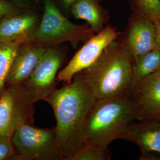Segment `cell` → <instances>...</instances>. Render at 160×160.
<instances>
[{
  "label": "cell",
  "mask_w": 160,
  "mask_h": 160,
  "mask_svg": "<svg viewBox=\"0 0 160 160\" xmlns=\"http://www.w3.org/2000/svg\"><path fill=\"white\" fill-rule=\"evenodd\" d=\"M134 120V109L129 95L96 100L71 143L65 160L86 145L108 149L112 142L120 139Z\"/></svg>",
  "instance_id": "obj_1"
},
{
  "label": "cell",
  "mask_w": 160,
  "mask_h": 160,
  "mask_svg": "<svg viewBox=\"0 0 160 160\" xmlns=\"http://www.w3.org/2000/svg\"><path fill=\"white\" fill-rule=\"evenodd\" d=\"M96 98L80 73L45 99L53 109L58 144L64 157Z\"/></svg>",
  "instance_id": "obj_2"
},
{
  "label": "cell",
  "mask_w": 160,
  "mask_h": 160,
  "mask_svg": "<svg viewBox=\"0 0 160 160\" xmlns=\"http://www.w3.org/2000/svg\"><path fill=\"white\" fill-rule=\"evenodd\" d=\"M80 74L96 100L127 96L131 89V60L116 40Z\"/></svg>",
  "instance_id": "obj_3"
},
{
  "label": "cell",
  "mask_w": 160,
  "mask_h": 160,
  "mask_svg": "<svg viewBox=\"0 0 160 160\" xmlns=\"http://www.w3.org/2000/svg\"><path fill=\"white\" fill-rule=\"evenodd\" d=\"M43 4L41 21L25 42L43 46H56L65 42L77 44L95 34L88 24L78 25L71 22L63 16L52 0H44Z\"/></svg>",
  "instance_id": "obj_4"
},
{
  "label": "cell",
  "mask_w": 160,
  "mask_h": 160,
  "mask_svg": "<svg viewBox=\"0 0 160 160\" xmlns=\"http://www.w3.org/2000/svg\"><path fill=\"white\" fill-rule=\"evenodd\" d=\"M12 141L16 153L12 160H64L53 128H40L32 124L20 126Z\"/></svg>",
  "instance_id": "obj_5"
},
{
  "label": "cell",
  "mask_w": 160,
  "mask_h": 160,
  "mask_svg": "<svg viewBox=\"0 0 160 160\" xmlns=\"http://www.w3.org/2000/svg\"><path fill=\"white\" fill-rule=\"evenodd\" d=\"M34 103L22 84L6 86L0 98V135L12 137L20 126L32 124Z\"/></svg>",
  "instance_id": "obj_6"
},
{
  "label": "cell",
  "mask_w": 160,
  "mask_h": 160,
  "mask_svg": "<svg viewBox=\"0 0 160 160\" xmlns=\"http://www.w3.org/2000/svg\"><path fill=\"white\" fill-rule=\"evenodd\" d=\"M64 59L63 51L58 46H48L46 51L23 85L34 103L45 101L57 88L59 69Z\"/></svg>",
  "instance_id": "obj_7"
},
{
  "label": "cell",
  "mask_w": 160,
  "mask_h": 160,
  "mask_svg": "<svg viewBox=\"0 0 160 160\" xmlns=\"http://www.w3.org/2000/svg\"><path fill=\"white\" fill-rule=\"evenodd\" d=\"M120 33L110 26L104 28L87 40L57 76V81L68 84L76 75L94 63L109 45L117 40Z\"/></svg>",
  "instance_id": "obj_8"
},
{
  "label": "cell",
  "mask_w": 160,
  "mask_h": 160,
  "mask_svg": "<svg viewBox=\"0 0 160 160\" xmlns=\"http://www.w3.org/2000/svg\"><path fill=\"white\" fill-rule=\"evenodd\" d=\"M121 43L131 61L155 48V32L153 21L137 10L129 20L125 38Z\"/></svg>",
  "instance_id": "obj_9"
},
{
  "label": "cell",
  "mask_w": 160,
  "mask_h": 160,
  "mask_svg": "<svg viewBox=\"0 0 160 160\" xmlns=\"http://www.w3.org/2000/svg\"><path fill=\"white\" fill-rule=\"evenodd\" d=\"M135 120L148 119L160 114V71L132 87L129 94Z\"/></svg>",
  "instance_id": "obj_10"
},
{
  "label": "cell",
  "mask_w": 160,
  "mask_h": 160,
  "mask_svg": "<svg viewBox=\"0 0 160 160\" xmlns=\"http://www.w3.org/2000/svg\"><path fill=\"white\" fill-rule=\"evenodd\" d=\"M120 139L137 145L140 160H160V122L155 119L133 121L127 127Z\"/></svg>",
  "instance_id": "obj_11"
},
{
  "label": "cell",
  "mask_w": 160,
  "mask_h": 160,
  "mask_svg": "<svg viewBox=\"0 0 160 160\" xmlns=\"http://www.w3.org/2000/svg\"><path fill=\"white\" fill-rule=\"evenodd\" d=\"M48 46L24 42L20 45L8 75L7 85H21L28 79Z\"/></svg>",
  "instance_id": "obj_12"
},
{
  "label": "cell",
  "mask_w": 160,
  "mask_h": 160,
  "mask_svg": "<svg viewBox=\"0 0 160 160\" xmlns=\"http://www.w3.org/2000/svg\"><path fill=\"white\" fill-rule=\"evenodd\" d=\"M38 17L31 12L15 14L0 20V42L22 43L34 33Z\"/></svg>",
  "instance_id": "obj_13"
},
{
  "label": "cell",
  "mask_w": 160,
  "mask_h": 160,
  "mask_svg": "<svg viewBox=\"0 0 160 160\" xmlns=\"http://www.w3.org/2000/svg\"><path fill=\"white\" fill-rule=\"evenodd\" d=\"M101 0H76L71 7V12L77 19L87 22L92 30L98 33L104 28L106 18Z\"/></svg>",
  "instance_id": "obj_14"
},
{
  "label": "cell",
  "mask_w": 160,
  "mask_h": 160,
  "mask_svg": "<svg viewBox=\"0 0 160 160\" xmlns=\"http://www.w3.org/2000/svg\"><path fill=\"white\" fill-rule=\"evenodd\" d=\"M158 71H160V51L155 48L132 61V87Z\"/></svg>",
  "instance_id": "obj_15"
},
{
  "label": "cell",
  "mask_w": 160,
  "mask_h": 160,
  "mask_svg": "<svg viewBox=\"0 0 160 160\" xmlns=\"http://www.w3.org/2000/svg\"><path fill=\"white\" fill-rule=\"evenodd\" d=\"M20 45L0 42V98L5 90L9 71Z\"/></svg>",
  "instance_id": "obj_16"
},
{
  "label": "cell",
  "mask_w": 160,
  "mask_h": 160,
  "mask_svg": "<svg viewBox=\"0 0 160 160\" xmlns=\"http://www.w3.org/2000/svg\"><path fill=\"white\" fill-rule=\"evenodd\" d=\"M108 149H104L92 145L81 147L68 160H105L110 159Z\"/></svg>",
  "instance_id": "obj_17"
},
{
  "label": "cell",
  "mask_w": 160,
  "mask_h": 160,
  "mask_svg": "<svg viewBox=\"0 0 160 160\" xmlns=\"http://www.w3.org/2000/svg\"><path fill=\"white\" fill-rule=\"evenodd\" d=\"M137 10L148 16L152 21L160 18V0H133Z\"/></svg>",
  "instance_id": "obj_18"
},
{
  "label": "cell",
  "mask_w": 160,
  "mask_h": 160,
  "mask_svg": "<svg viewBox=\"0 0 160 160\" xmlns=\"http://www.w3.org/2000/svg\"><path fill=\"white\" fill-rule=\"evenodd\" d=\"M16 151L12 141V137L0 135V160H12Z\"/></svg>",
  "instance_id": "obj_19"
},
{
  "label": "cell",
  "mask_w": 160,
  "mask_h": 160,
  "mask_svg": "<svg viewBox=\"0 0 160 160\" xmlns=\"http://www.w3.org/2000/svg\"><path fill=\"white\" fill-rule=\"evenodd\" d=\"M20 8L13 2L0 0V19L18 13Z\"/></svg>",
  "instance_id": "obj_20"
},
{
  "label": "cell",
  "mask_w": 160,
  "mask_h": 160,
  "mask_svg": "<svg viewBox=\"0 0 160 160\" xmlns=\"http://www.w3.org/2000/svg\"><path fill=\"white\" fill-rule=\"evenodd\" d=\"M155 32V48L160 51V18L153 21Z\"/></svg>",
  "instance_id": "obj_21"
},
{
  "label": "cell",
  "mask_w": 160,
  "mask_h": 160,
  "mask_svg": "<svg viewBox=\"0 0 160 160\" xmlns=\"http://www.w3.org/2000/svg\"><path fill=\"white\" fill-rule=\"evenodd\" d=\"M12 2L20 8H28L31 5L30 0H10Z\"/></svg>",
  "instance_id": "obj_22"
},
{
  "label": "cell",
  "mask_w": 160,
  "mask_h": 160,
  "mask_svg": "<svg viewBox=\"0 0 160 160\" xmlns=\"http://www.w3.org/2000/svg\"><path fill=\"white\" fill-rule=\"evenodd\" d=\"M62 2L63 6L66 8H71L72 4L76 0H61Z\"/></svg>",
  "instance_id": "obj_23"
},
{
  "label": "cell",
  "mask_w": 160,
  "mask_h": 160,
  "mask_svg": "<svg viewBox=\"0 0 160 160\" xmlns=\"http://www.w3.org/2000/svg\"><path fill=\"white\" fill-rule=\"evenodd\" d=\"M153 119H156V120H158L159 122H160V114H158V115H157V116H154V118H152ZM152 119V118H151Z\"/></svg>",
  "instance_id": "obj_24"
}]
</instances>
